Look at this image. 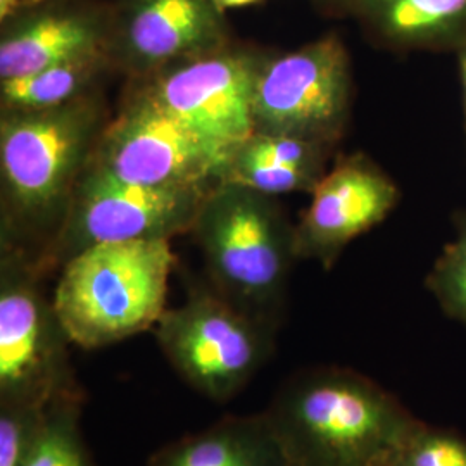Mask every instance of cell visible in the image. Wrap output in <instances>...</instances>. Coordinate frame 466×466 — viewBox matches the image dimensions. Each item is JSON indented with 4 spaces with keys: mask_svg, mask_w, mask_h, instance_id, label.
I'll return each mask as SVG.
<instances>
[{
    "mask_svg": "<svg viewBox=\"0 0 466 466\" xmlns=\"http://www.w3.org/2000/svg\"><path fill=\"white\" fill-rule=\"evenodd\" d=\"M265 415L290 466H389L421 427L382 385L339 367L294 373Z\"/></svg>",
    "mask_w": 466,
    "mask_h": 466,
    "instance_id": "cell-1",
    "label": "cell"
},
{
    "mask_svg": "<svg viewBox=\"0 0 466 466\" xmlns=\"http://www.w3.org/2000/svg\"><path fill=\"white\" fill-rule=\"evenodd\" d=\"M40 0H0V21H5L17 15L19 11L34 5Z\"/></svg>",
    "mask_w": 466,
    "mask_h": 466,
    "instance_id": "cell-21",
    "label": "cell"
},
{
    "mask_svg": "<svg viewBox=\"0 0 466 466\" xmlns=\"http://www.w3.org/2000/svg\"><path fill=\"white\" fill-rule=\"evenodd\" d=\"M213 187L130 184L86 165L67 202L61 232L38 268L42 273L49 267L63 268L78 252L102 242L169 240L192 230Z\"/></svg>",
    "mask_w": 466,
    "mask_h": 466,
    "instance_id": "cell-7",
    "label": "cell"
},
{
    "mask_svg": "<svg viewBox=\"0 0 466 466\" xmlns=\"http://www.w3.org/2000/svg\"><path fill=\"white\" fill-rule=\"evenodd\" d=\"M47 408L0 404V466H23Z\"/></svg>",
    "mask_w": 466,
    "mask_h": 466,
    "instance_id": "cell-20",
    "label": "cell"
},
{
    "mask_svg": "<svg viewBox=\"0 0 466 466\" xmlns=\"http://www.w3.org/2000/svg\"><path fill=\"white\" fill-rule=\"evenodd\" d=\"M107 66L111 63L106 56H94L57 63L26 76L0 80L2 113L42 111L78 99L86 96L90 85Z\"/></svg>",
    "mask_w": 466,
    "mask_h": 466,
    "instance_id": "cell-16",
    "label": "cell"
},
{
    "mask_svg": "<svg viewBox=\"0 0 466 466\" xmlns=\"http://www.w3.org/2000/svg\"><path fill=\"white\" fill-rule=\"evenodd\" d=\"M368 25L398 46H441L466 38V0H352Z\"/></svg>",
    "mask_w": 466,
    "mask_h": 466,
    "instance_id": "cell-15",
    "label": "cell"
},
{
    "mask_svg": "<svg viewBox=\"0 0 466 466\" xmlns=\"http://www.w3.org/2000/svg\"><path fill=\"white\" fill-rule=\"evenodd\" d=\"M175 263L169 240L102 242L73 256L52 298L71 344L100 350L154 329Z\"/></svg>",
    "mask_w": 466,
    "mask_h": 466,
    "instance_id": "cell-2",
    "label": "cell"
},
{
    "mask_svg": "<svg viewBox=\"0 0 466 466\" xmlns=\"http://www.w3.org/2000/svg\"><path fill=\"white\" fill-rule=\"evenodd\" d=\"M398 198V187L365 156L344 157L313 188L296 227V256L332 267L350 240L385 219Z\"/></svg>",
    "mask_w": 466,
    "mask_h": 466,
    "instance_id": "cell-12",
    "label": "cell"
},
{
    "mask_svg": "<svg viewBox=\"0 0 466 466\" xmlns=\"http://www.w3.org/2000/svg\"><path fill=\"white\" fill-rule=\"evenodd\" d=\"M190 232L211 285L252 317L275 327L296 256V228L271 196L240 185H215Z\"/></svg>",
    "mask_w": 466,
    "mask_h": 466,
    "instance_id": "cell-3",
    "label": "cell"
},
{
    "mask_svg": "<svg viewBox=\"0 0 466 466\" xmlns=\"http://www.w3.org/2000/svg\"><path fill=\"white\" fill-rule=\"evenodd\" d=\"M427 285L448 317L466 323V227L435 261Z\"/></svg>",
    "mask_w": 466,
    "mask_h": 466,
    "instance_id": "cell-18",
    "label": "cell"
},
{
    "mask_svg": "<svg viewBox=\"0 0 466 466\" xmlns=\"http://www.w3.org/2000/svg\"><path fill=\"white\" fill-rule=\"evenodd\" d=\"M228 154L137 90L115 121L106 125L88 167L152 187L219 184Z\"/></svg>",
    "mask_w": 466,
    "mask_h": 466,
    "instance_id": "cell-9",
    "label": "cell"
},
{
    "mask_svg": "<svg viewBox=\"0 0 466 466\" xmlns=\"http://www.w3.org/2000/svg\"><path fill=\"white\" fill-rule=\"evenodd\" d=\"M169 367L198 394L223 404L240 394L273 352V325L237 308L217 289L196 285L157 321Z\"/></svg>",
    "mask_w": 466,
    "mask_h": 466,
    "instance_id": "cell-5",
    "label": "cell"
},
{
    "mask_svg": "<svg viewBox=\"0 0 466 466\" xmlns=\"http://www.w3.org/2000/svg\"><path fill=\"white\" fill-rule=\"evenodd\" d=\"M460 67H461V80H463V90H465L466 107V38L460 44Z\"/></svg>",
    "mask_w": 466,
    "mask_h": 466,
    "instance_id": "cell-23",
    "label": "cell"
},
{
    "mask_svg": "<svg viewBox=\"0 0 466 466\" xmlns=\"http://www.w3.org/2000/svg\"><path fill=\"white\" fill-rule=\"evenodd\" d=\"M218 4V7L227 13L228 9H237V7H246L249 4H256L259 0H215Z\"/></svg>",
    "mask_w": 466,
    "mask_h": 466,
    "instance_id": "cell-22",
    "label": "cell"
},
{
    "mask_svg": "<svg viewBox=\"0 0 466 466\" xmlns=\"http://www.w3.org/2000/svg\"><path fill=\"white\" fill-rule=\"evenodd\" d=\"M84 400H59L47 406L23 466H96L80 429Z\"/></svg>",
    "mask_w": 466,
    "mask_h": 466,
    "instance_id": "cell-17",
    "label": "cell"
},
{
    "mask_svg": "<svg viewBox=\"0 0 466 466\" xmlns=\"http://www.w3.org/2000/svg\"><path fill=\"white\" fill-rule=\"evenodd\" d=\"M389 466H466V441L421 423Z\"/></svg>",
    "mask_w": 466,
    "mask_h": 466,
    "instance_id": "cell-19",
    "label": "cell"
},
{
    "mask_svg": "<svg viewBox=\"0 0 466 466\" xmlns=\"http://www.w3.org/2000/svg\"><path fill=\"white\" fill-rule=\"evenodd\" d=\"M0 23V80L26 76L57 63L107 57L111 4L40 0Z\"/></svg>",
    "mask_w": 466,
    "mask_h": 466,
    "instance_id": "cell-13",
    "label": "cell"
},
{
    "mask_svg": "<svg viewBox=\"0 0 466 466\" xmlns=\"http://www.w3.org/2000/svg\"><path fill=\"white\" fill-rule=\"evenodd\" d=\"M102 113L90 96L42 111H7L0 119L4 199L28 223L49 221L67 202L88 165Z\"/></svg>",
    "mask_w": 466,
    "mask_h": 466,
    "instance_id": "cell-4",
    "label": "cell"
},
{
    "mask_svg": "<svg viewBox=\"0 0 466 466\" xmlns=\"http://www.w3.org/2000/svg\"><path fill=\"white\" fill-rule=\"evenodd\" d=\"M325 4H352V0H321Z\"/></svg>",
    "mask_w": 466,
    "mask_h": 466,
    "instance_id": "cell-24",
    "label": "cell"
},
{
    "mask_svg": "<svg viewBox=\"0 0 466 466\" xmlns=\"http://www.w3.org/2000/svg\"><path fill=\"white\" fill-rule=\"evenodd\" d=\"M267 56L228 44L150 75L140 90L230 157L254 134V86Z\"/></svg>",
    "mask_w": 466,
    "mask_h": 466,
    "instance_id": "cell-10",
    "label": "cell"
},
{
    "mask_svg": "<svg viewBox=\"0 0 466 466\" xmlns=\"http://www.w3.org/2000/svg\"><path fill=\"white\" fill-rule=\"evenodd\" d=\"M40 273L25 252L2 246L0 404L47 408L85 398L69 361L71 340L40 290Z\"/></svg>",
    "mask_w": 466,
    "mask_h": 466,
    "instance_id": "cell-6",
    "label": "cell"
},
{
    "mask_svg": "<svg viewBox=\"0 0 466 466\" xmlns=\"http://www.w3.org/2000/svg\"><path fill=\"white\" fill-rule=\"evenodd\" d=\"M230 28L215 0H115L107 57L140 80L227 47Z\"/></svg>",
    "mask_w": 466,
    "mask_h": 466,
    "instance_id": "cell-11",
    "label": "cell"
},
{
    "mask_svg": "<svg viewBox=\"0 0 466 466\" xmlns=\"http://www.w3.org/2000/svg\"><path fill=\"white\" fill-rule=\"evenodd\" d=\"M147 466H290L265 411L225 417L156 451Z\"/></svg>",
    "mask_w": 466,
    "mask_h": 466,
    "instance_id": "cell-14",
    "label": "cell"
},
{
    "mask_svg": "<svg viewBox=\"0 0 466 466\" xmlns=\"http://www.w3.org/2000/svg\"><path fill=\"white\" fill-rule=\"evenodd\" d=\"M350 66L337 35L282 56H267L254 86V134L330 146L350 116Z\"/></svg>",
    "mask_w": 466,
    "mask_h": 466,
    "instance_id": "cell-8",
    "label": "cell"
}]
</instances>
